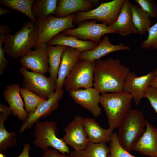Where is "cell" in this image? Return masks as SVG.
I'll use <instances>...</instances> for the list:
<instances>
[{"instance_id": "6da1fadb", "label": "cell", "mask_w": 157, "mask_h": 157, "mask_svg": "<svg viewBox=\"0 0 157 157\" xmlns=\"http://www.w3.org/2000/svg\"><path fill=\"white\" fill-rule=\"evenodd\" d=\"M94 88L100 93L123 91L130 72L129 67L119 60L109 58L94 61Z\"/></svg>"}, {"instance_id": "7a4b0ae2", "label": "cell", "mask_w": 157, "mask_h": 157, "mask_svg": "<svg viewBox=\"0 0 157 157\" xmlns=\"http://www.w3.org/2000/svg\"><path fill=\"white\" fill-rule=\"evenodd\" d=\"M37 24L32 21L25 22L22 27L13 35H6L3 42L6 53L13 58H21L34 48L38 38Z\"/></svg>"}, {"instance_id": "3957f363", "label": "cell", "mask_w": 157, "mask_h": 157, "mask_svg": "<svg viewBox=\"0 0 157 157\" xmlns=\"http://www.w3.org/2000/svg\"><path fill=\"white\" fill-rule=\"evenodd\" d=\"M132 97L123 91L100 95V103L107 116L109 128H118L131 109Z\"/></svg>"}, {"instance_id": "277c9868", "label": "cell", "mask_w": 157, "mask_h": 157, "mask_svg": "<svg viewBox=\"0 0 157 157\" xmlns=\"http://www.w3.org/2000/svg\"><path fill=\"white\" fill-rule=\"evenodd\" d=\"M146 120L142 112L131 109L118 127L119 143L128 151L132 150L144 132Z\"/></svg>"}, {"instance_id": "5b68a950", "label": "cell", "mask_w": 157, "mask_h": 157, "mask_svg": "<svg viewBox=\"0 0 157 157\" xmlns=\"http://www.w3.org/2000/svg\"><path fill=\"white\" fill-rule=\"evenodd\" d=\"M58 132L57 124L54 121L45 120L36 122L33 133V145L44 152L51 147L61 153L69 154L67 145L63 139L56 136Z\"/></svg>"}, {"instance_id": "8992f818", "label": "cell", "mask_w": 157, "mask_h": 157, "mask_svg": "<svg viewBox=\"0 0 157 157\" xmlns=\"http://www.w3.org/2000/svg\"><path fill=\"white\" fill-rule=\"evenodd\" d=\"M124 0H113L101 3L90 10L75 14L73 24H78L87 20L94 19L111 24L117 20Z\"/></svg>"}, {"instance_id": "52a82bcc", "label": "cell", "mask_w": 157, "mask_h": 157, "mask_svg": "<svg viewBox=\"0 0 157 157\" xmlns=\"http://www.w3.org/2000/svg\"><path fill=\"white\" fill-rule=\"evenodd\" d=\"M23 77V87L47 99L55 93L56 82L50 77L34 72H30L23 67L19 69Z\"/></svg>"}, {"instance_id": "ba28073f", "label": "cell", "mask_w": 157, "mask_h": 157, "mask_svg": "<svg viewBox=\"0 0 157 157\" xmlns=\"http://www.w3.org/2000/svg\"><path fill=\"white\" fill-rule=\"evenodd\" d=\"M94 67V61L79 60L64 81L65 90L69 92L93 86Z\"/></svg>"}, {"instance_id": "9c48e42d", "label": "cell", "mask_w": 157, "mask_h": 157, "mask_svg": "<svg viewBox=\"0 0 157 157\" xmlns=\"http://www.w3.org/2000/svg\"><path fill=\"white\" fill-rule=\"evenodd\" d=\"M75 14L63 17L51 15L46 19L37 21L39 30L38 38L34 48L43 42L47 43L60 32L74 27L73 21Z\"/></svg>"}, {"instance_id": "30bf717a", "label": "cell", "mask_w": 157, "mask_h": 157, "mask_svg": "<svg viewBox=\"0 0 157 157\" xmlns=\"http://www.w3.org/2000/svg\"><path fill=\"white\" fill-rule=\"evenodd\" d=\"M96 20L84 21L78 24L77 27L66 29L62 32L65 35H73L81 40H89L99 44L101 38L108 33H116V32L110 28L106 23H97Z\"/></svg>"}, {"instance_id": "8fae6325", "label": "cell", "mask_w": 157, "mask_h": 157, "mask_svg": "<svg viewBox=\"0 0 157 157\" xmlns=\"http://www.w3.org/2000/svg\"><path fill=\"white\" fill-rule=\"evenodd\" d=\"M65 134L63 139L74 150L83 149L89 140L83 124V118L76 116L64 129Z\"/></svg>"}, {"instance_id": "7c38bea8", "label": "cell", "mask_w": 157, "mask_h": 157, "mask_svg": "<svg viewBox=\"0 0 157 157\" xmlns=\"http://www.w3.org/2000/svg\"><path fill=\"white\" fill-rule=\"evenodd\" d=\"M64 93L63 89L56 91L51 97L40 104L34 112L29 115L23 122L19 129V134L22 133L26 129L32 128L33 124L39 122L41 118L51 115L58 109L59 101L63 97Z\"/></svg>"}, {"instance_id": "4fadbf2b", "label": "cell", "mask_w": 157, "mask_h": 157, "mask_svg": "<svg viewBox=\"0 0 157 157\" xmlns=\"http://www.w3.org/2000/svg\"><path fill=\"white\" fill-rule=\"evenodd\" d=\"M47 45V43L42 42L34 50H31L21 58L20 63L22 66L44 75L49 72Z\"/></svg>"}, {"instance_id": "5bb4252c", "label": "cell", "mask_w": 157, "mask_h": 157, "mask_svg": "<svg viewBox=\"0 0 157 157\" xmlns=\"http://www.w3.org/2000/svg\"><path fill=\"white\" fill-rule=\"evenodd\" d=\"M154 76V71L138 77L134 73L130 72L125 83L123 91L131 95L137 105H138L141 99L144 97L145 92Z\"/></svg>"}, {"instance_id": "9a60e30c", "label": "cell", "mask_w": 157, "mask_h": 157, "mask_svg": "<svg viewBox=\"0 0 157 157\" xmlns=\"http://www.w3.org/2000/svg\"><path fill=\"white\" fill-rule=\"evenodd\" d=\"M69 92V96L76 103L86 109L95 117L101 114L102 109L99 105L100 95L94 88L79 89Z\"/></svg>"}, {"instance_id": "2e32d148", "label": "cell", "mask_w": 157, "mask_h": 157, "mask_svg": "<svg viewBox=\"0 0 157 157\" xmlns=\"http://www.w3.org/2000/svg\"><path fill=\"white\" fill-rule=\"evenodd\" d=\"M146 129L132 150L150 157H157V128L146 120Z\"/></svg>"}, {"instance_id": "e0dca14e", "label": "cell", "mask_w": 157, "mask_h": 157, "mask_svg": "<svg viewBox=\"0 0 157 157\" xmlns=\"http://www.w3.org/2000/svg\"><path fill=\"white\" fill-rule=\"evenodd\" d=\"M130 49V47L122 42L117 45L112 44L108 35H106L95 48L90 51L80 53L79 60L94 62L110 53L121 50L129 51Z\"/></svg>"}, {"instance_id": "ac0fdd59", "label": "cell", "mask_w": 157, "mask_h": 157, "mask_svg": "<svg viewBox=\"0 0 157 157\" xmlns=\"http://www.w3.org/2000/svg\"><path fill=\"white\" fill-rule=\"evenodd\" d=\"M130 3L128 0H124L116 21L111 24L108 25L110 28L122 36L138 33L133 22Z\"/></svg>"}, {"instance_id": "d6986e66", "label": "cell", "mask_w": 157, "mask_h": 157, "mask_svg": "<svg viewBox=\"0 0 157 157\" xmlns=\"http://www.w3.org/2000/svg\"><path fill=\"white\" fill-rule=\"evenodd\" d=\"M20 88L18 84L10 85L6 87L3 94L5 101L9 105L12 115L17 116L19 120L23 122L28 115L24 108L20 93Z\"/></svg>"}, {"instance_id": "ffe728a7", "label": "cell", "mask_w": 157, "mask_h": 157, "mask_svg": "<svg viewBox=\"0 0 157 157\" xmlns=\"http://www.w3.org/2000/svg\"><path fill=\"white\" fill-rule=\"evenodd\" d=\"M80 53L77 49L66 47L61 57L56 81V91L62 89L65 80L79 60Z\"/></svg>"}, {"instance_id": "44dd1931", "label": "cell", "mask_w": 157, "mask_h": 157, "mask_svg": "<svg viewBox=\"0 0 157 157\" xmlns=\"http://www.w3.org/2000/svg\"><path fill=\"white\" fill-rule=\"evenodd\" d=\"M12 113L9 106L0 104V153L14 147L17 142V134L14 131H8L4 124Z\"/></svg>"}, {"instance_id": "7402d4cb", "label": "cell", "mask_w": 157, "mask_h": 157, "mask_svg": "<svg viewBox=\"0 0 157 157\" xmlns=\"http://www.w3.org/2000/svg\"><path fill=\"white\" fill-rule=\"evenodd\" d=\"M94 7L91 0H59L54 15L57 17H63L74 13L89 11Z\"/></svg>"}, {"instance_id": "603a6c76", "label": "cell", "mask_w": 157, "mask_h": 157, "mask_svg": "<svg viewBox=\"0 0 157 157\" xmlns=\"http://www.w3.org/2000/svg\"><path fill=\"white\" fill-rule=\"evenodd\" d=\"M50 45H60L77 49L80 53L90 51L97 46L96 43L90 40H81L75 36L59 33L47 42Z\"/></svg>"}, {"instance_id": "cb8c5ba5", "label": "cell", "mask_w": 157, "mask_h": 157, "mask_svg": "<svg viewBox=\"0 0 157 157\" xmlns=\"http://www.w3.org/2000/svg\"><path fill=\"white\" fill-rule=\"evenodd\" d=\"M83 124L89 140L94 143L110 142L113 130L103 128L95 119L84 118Z\"/></svg>"}, {"instance_id": "d4e9b609", "label": "cell", "mask_w": 157, "mask_h": 157, "mask_svg": "<svg viewBox=\"0 0 157 157\" xmlns=\"http://www.w3.org/2000/svg\"><path fill=\"white\" fill-rule=\"evenodd\" d=\"M106 143H94L89 140L83 149L79 151L74 150L69 155L71 157H108L110 150Z\"/></svg>"}, {"instance_id": "484cf974", "label": "cell", "mask_w": 157, "mask_h": 157, "mask_svg": "<svg viewBox=\"0 0 157 157\" xmlns=\"http://www.w3.org/2000/svg\"><path fill=\"white\" fill-rule=\"evenodd\" d=\"M57 0H36L33 5L32 12L37 21L54 15L57 8Z\"/></svg>"}, {"instance_id": "4316f807", "label": "cell", "mask_w": 157, "mask_h": 157, "mask_svg": "<svg viewBox=\"0 0 157 157\" xmlns=\"http://www.w3.org/2000/svg\"><path fill=\"white\" fill-rule=\"evenodd\" d=\"M130 5L134 26L138 33L143 35L151 26L150 17L139 5L131 2Z\"/></svg>"}, {"instance_id": "83f0119b", "label": "cell", "mask_w": 157, "mask_h": 157, "mask_svg": "<svg viewBox=\"0 0 157 157\" xmlns=\"http://www.w3.org/2000/svg\"><path fill=\"white\" fill-rule=\"evenodd\" d=\"M66 47L62 45L52 46L47 44L50 77L56 82L62 55Z\"/></svg>"}, {"instance_id": "f1b7e54d", "label": "cell", "mask_w": 157, "mask_h": 157, "mask_svg": "<svg viewBox=\"0 0 157 157\" xmlns=\"http://www.w3.org/2000/svg\"><path fill=\"white\" fill-rule=\"evenodd\" d=\"M35 0H0V3L13 10L24 14L30 20L37 23V21L32 12V8Z\"/></svg>"}, {"instance_id": "f546056e", "label": "cell", "mask_w": 157, "mask_h": 157, "mask_svg": "<svg viewBox=\"0 0 157 157\" xmlns=\"http://www.w3.org/2000/svg\"><path fill=\"white\" fill-rule=\"evenodd\" d=\"M20 93L24 100L25 109L28 115L32 114L38 106L46 100L23 87L20 88Z\"/></svg>"}, {"instance_id": "4dcf8cb0", "label": "cell", "mask_w": 157, "mask_h": 157, "mask_svg": "<svg viewBox=\"0 0 157 157\" xmlns=\"http://www.w3.org/2000/svg\"><path fill=\"white\" fill-rule=\"evenodd\" d=\"M109 148L110 152L108 157H136L121 146L116 133L113 132L111 135Z\"/></svg>"}, {"instance_id": "1f68e13d", "label": "cell", "mask_w": 157, "mask_h": 157, "mask_svg": "<svg viewBox=\"0 0 157 157\" xmlns=\"http://www.w3.org/2000/svg\"><path fill=\"white\" fill-rule=\"evenodd\" d=\"M147 32V37L141 44V47L144 49H157V22L150 27Z\"/></svg>"}, {"instance_id": "d6a6232c", "label": "cell", "mask_w": 157, "mask_h": 157, "mask_svg": "<svg viewBox=\"0 0 157 157\" xmlns=\"http://www.w3.org/2000/svg\"><path fill=\"white\" fill-rule=\"evenodd\" d=\"M142 9L151 18L157 16V3L154 0H135Z\"/></svg>"}, {"instance_id": "836d02e7", "label": "cell", "mask_w": 157, "mask_h": 157, "mask_svg": "<svg viewBox=\"0 0 157 157\" xmlns=\"http://www.w3.org/2000/svg\"><path fill=\"white\" fill-rule=\"evenodd\" d=\"M149 100L151 106L157 113V87L149 86L144 96Z\"/></svg>"}, {"instance_id": "e575fe53", "label": "cell", "mask_w": 157, "mask_h": 157, "mask_svg": "<svg viewBox=\"0 0 157 157\" xmlns=\"http://www.w3.org/2000/svg\"><path fill=\"white\" fill-rule=\"evenodd\" d=\"M6 35L0 33V74L3 73L4 70L6 68L8 63L7 59L5 58V54L6 53L5 49L3 47L4 39Z\"/></svg>"}, {"instance_id": "d590c367", "label": "cell", "mask_w": 157, "mask_h": 157, "mask_svg": "<svg viewBox=\"0 0 157 157\" xmlns=\"http://www.w3.org/2000/svg\"><path fill=\"white\" fill-rule=\"evenodd\" d=\"M42 157H71L70 155L67 154L60 153L58 151L54 149H49L44 152Z\"/></svg>"}, {"instance_id": "8d00e7d4", "label": "cell", "mask_w": 157, "mask_h": 157, "mask_svg": "<svg viewBox=\"0 0 157 157\" xmlns=\"http://www.w3.org/2000/svg\"><path fill=\"white\" fill-rule=\"evenodd\" d=\"M30 148L29 143L24 144L22 152L19 156L16 157H29V152Z\"/></svg>"}, {"instance_id": "74e56055", "label": "cell", "mask_w": 157, "mask_h": 157, "mask_svg": "<svg viewBox=\"0 0 157 157\" xmlns=\"http://www.w3.org/2000/svg\"><path fill=\"white\" fill-rule=\"evenodd\" d=\"M11 32L10 28L6 25L1 24L0 26V33L6 35L10 34Z\"/></svg>"}, {"instance_id": "f35d334b", "label": "cell", "mask_w": 157, "mask_h": 157, "mask_svg": "<svg viewBox=\"0 0 157 157\" xmlns=\"http://www.w3.org/2000/svg\"><path fill=\"white\" fill-rule=\"evenodd\" d=\"M150 86L157 87V68L154 71V76L151 81Z\"/></svg>"}, {"instance_id": "ab89813d", "label": "cell", "mask_w": 157, "mask_h": 157, "mask_svg": "<svg viewBox=\"0 0 157 157\" xmlns=\"http://www.w3.org/2000/svg\"><path fill=\"white\" fill-rule=\"evenodd\" d=\"M12 12L11 10L5 9L0 6V15H2L10 13Z\"/></svg>"}, {"instance_id": "60d3db41", "label": "cell", "mask_w": 157, "mask_h": 157, "mask_svg": "<svg viewBox=\"0 0 157 157\" xmlns=\"http://www.w3.org/2000/svg\"><path fill=\"white\" fill-rule=\"evenodd\" d=\"M0 157H5V155L3 153H0Z\"/></svg>"}, {"instance_id": "b9f144b4", "label": "cell", "mask_w": 157, "mask_h": 157, "mask_svg": "<svg viewBox=\"0 0 157 157\" xmlns=\"http://www.w3.org/2000/svg\"></svg>"}]
</instances>
